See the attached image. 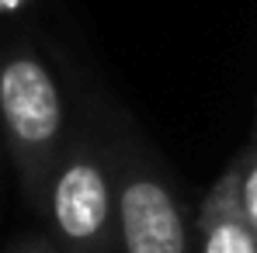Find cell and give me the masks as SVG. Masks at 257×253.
<instances>
[{
  "mask_svg": "<svg viewBox=\"0 0 257 253\" xmlns=\"http://www.w3.org/2000/svg\"><path fill=\"white\" fill-rule=\"evenodd\" d=\"M0 132L21 194L39 215L49 177L70 142V122L63 90L35 49L18 45L0 56Z\"/></svg>",
  "mask_w": 257,
  "mask_h": 253,
  "instance_id": "6da1fadb",
  "label": "cell"
},
{
  "mask_svg": "<svg viewBox=\"0 0 257 253\" xmlns=\"http://www.w3.org/2000/svg\"><path fill=\"white\" fill-rule=\"evenodd\" d=\"M39 215L63 253H115V170L90 135L66 142Z\"/></svg>",
  "mask_w": 257,
  "mask_h": 253,
  "instance_id": "7a4b0ae2",
  "label": "cell"
},
{
  "mask_svg": "<svg viewBox=\"0 0 257 253\" xmlns=\"http://www.w3.org/2000/svg\"><path fill=\"white\" fill-rule=\"evenodd\" d=\"M115 170V253H195V222L174 184L146 156L125 153Z\"/></svg>",
  "mask_w": 257,
  "mask_h": 253,
  "instance_id": "3957f363",
  "label": "cell"
},
{
  "mask_svg": "<svg viewBox=\"0 0 257 253\" xmlns=\"http://www.w3.org/2000/svg\"><path fill=\"white\" fill-rule=\"evenodd\" d=\"M195 253H257V225L240 198V160L219 173L198 208Z\"/></svg>",
  "mask_w": 257,
  "mask_h": 253,
  "instance_id": "277c9868",
  "label": "cell"
},
{
  "mask_svg": "<svg viewBox=\"0 0 257 253\" xmlns=\"http://www.w3.org/2000/svg\"><path fill=\"white\" fill-rule=\"evenodd\" d=\"M240 198H243L247 215L257 225V139H254V146L240 156Z\"/></svg>",
  "mask_w": 257,
  "mask_h": 253,
  "instance_id": "5b68a950",
  "label": "cell"
},
{
  "mask_svg": "<svg viewBox=\"0 0 257 253\" xmlns=\"http://www.w3.org/2000/svg\"><path fill=\"white\" fill-rule=\"evenodd\" d=\"M7 253H63V250L56 246L52 236H21L7 246Z\"/></svg>",
  "mask_w": 257,
  "mask_h": 253,
  "instance_id": "8992f818",
  "label": "cell"
},
{
  "mask_svg": "<svg viewBox=\"0 0 257 253\" xmlns=\"http://www.w3.org/2000/svg\"><path fill=\"white\" fill-rule=\"evenodd\" d=\"M14 4H18V0H0V11H4V7H14Z\"/></svg>",
  "mask_w": 257,
  "mask_h": 253,
  "instance_id": "52a82bcc",
  "label": "cell"
},
{
  "mask_svg": "<svg viewBox=\"0 0 257 253\" xmlns=\"http://www.w3.org/2000/svg\"><path fill=\"white\" fill-rule=\"evenodd\" d=\"M254 139H257V135H254Z\"/></svg>",
  "mask_w": 257,
  "mask_h": 253,
  "instance_id": "ba28073f",
  "label": "cell"
}]
</instances>
